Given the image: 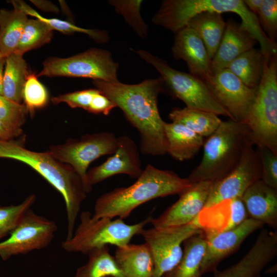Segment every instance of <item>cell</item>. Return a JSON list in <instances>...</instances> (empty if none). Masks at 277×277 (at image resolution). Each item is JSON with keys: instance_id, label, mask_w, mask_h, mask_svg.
<instances>
[{"instance_id": "cell-23", "label": "cell", "mask_w": 277, "mask_h": 277, "mask_svg": "<svg viewBox=\"0 0 277 277\" xmlns=\"http://www.w3.org/2000/svg\"><path fill=\"white\" fill-rule=\"evenodd\" d=\"M164 129L168 144L167 153L177 161L192 159L203 145V137L181 123L165 122Z\"/></svg>"}, {"instance_id": "cell-10", "label": "cell", "mask_w": 277, "mask_h": 277, "mask_svg": "<svg viewBox=\"0 0 277 277\" xmlns=\"http://www.w3.org/2000/svg\"><path fill=\"white\" fill-rule=\"evenodd\" d=\"M117 147V137L106 131L85 134L80 139H68L63 144L51 146L48 151L56 160L73 168L88 194L92 188L87 180L89 165L102 156L113 154Z\"/></svg>"}, {"instance_id": "cell-7", "label": "cell", "mask_w": 277, "mask_h": 277, "mask_svg": "<svg viewBox=\"0 0 277 277\" xmlns=\"http://www.w3.org/2000/svg\"><path fill=\"white\" fill-rule=\"evenodd\" d=\"M152 217L150 215L139 223L129 225L121 218L114 220L107 217L94 219L90 212L84 211L72 237L63 242L62 247L68 252L87 255L94 249L108 245L125 246L134 235L141 234L145 226L150 223Z\"/></svg>"}, {"instance_id": "cell-6", "label": "cell", "mask_w": 277, "mask_h": 277, "mask_svg": "<svg viewBox=\"0 0 277 277\" xmlns=\"http://www.w3.org/2000/svg\"><path fill=\"white\" fill-rule=\"evenodd\" d=\"M246 124L255 146L268 148L277 154V54L266 55Z\"/></svg>"}, {"instance_id": "cell-41", "label": "cell", "mask_w": 277, "mask_h": 277, "mask_svg": "<svg viewBox=\"0 0 277 277\" xmlns=\"http://www.w3.org/2000/svg\"><path fill=\"white\" fill-rule=\"evenodd\" d=\"M115 107H116L115 105L107 96L98 90L92 98L88 112L107 115Z\"/></svg>"}, {"instance_id": "cell-15", "label": "cell", "mask_w": 277, "mask_h": 277, "mask_svg": "<svg viewBox=\"0 0 277 277\" xmlns=\"http://www.w3.org/2000/svg\"><path fill=\"white\" fill-rule=\"evenodd\" d=\"M212 183L201 181L179 194L178 200L159 216L152 217L150 223L155 228H167L187 224L196 219L207 203Z\"/></svg>"}, {"instance_id": "cell-37", "label": "cell", "mask_w": 277, "mask_h": 277, "mask_svg": "<svg viewBox=\"0 0 277 277\" xmlns=\"http://www.w3.org/2000/svg\"><path fill=\"white\" fill-rule=\"evenodd\" d=\"M26 106L0 95V121L11 130L22 133L27 113Z\"/></svg>"}, {"instance_id": "cell-26", "label": "cell", "mask_w": 277, "mask_h": 277, "mask_svg": "<svg viewBox=\"0 0 277 277\" xmlns=\"http://www.w3.org/2000/svg\"><path fill=\"white\" fill-rule=\"evenodd\" d=\"M30 73L23 55L12 53L6 57L3 95L18 104L23 100V90Z\"/></svg>"}, {"instance_id": "cell-33", "label": "cell", "mask_w": 277, "mask_h": 277, "mask_svg": "<svg viewBox=\"0 0 277 277\" xmlns=\"http://www.w3.org/2000/svg\"><path fill=\"white\" fill-rule=\"evenodd\" d=\"M53 30L45 22L37 18L29 19L24 28L14 53H25L49 43L53 37Z\"/></svg>"}, {"instance_id": "cell-14", "label": "cell", "mask_w": 277, "mask_h": 277, "mask_svg": "<svg viewBox=\"0 0 277 277\" xmlns=\"http://www.w3.org/2000/svg\"><path fill=\"white\" fill-rule=\"evenodd\" d=\"M202 80L230 119L246 124L256 88L248 87L227 68L210 73Z\"/></svg>"}, {"instance_id": "cell-4", "label": "cell", "mask_w": 277, "mask_h": 277, "mask_svg": "<svg viewBox=\"0 0 277 277\" xmlns=\"http://www.w3.org/2000/svg\"><path fill=\"white\" fill-rule=\"evenodd\" d=\"M204 12L235 13L241 18L242 25L259 42L265 54L277 53L276 43L267 36L256 15L249 10L243 0H165L152 21L176 33L194 16Z\"/></svg>"}, {"instance_id": "cell-20", "label": "cell", "mask_w": 277, "mask_h": 277, "mask_svg": "<svg viewBox=\"0 0 277 277\" xmlns=\"http://www.w3.org/2000/svg\"><path fill=\"white\" fill-rule=\"evenodd\" d=\"M256 43V38L241 24L228 19L220 45L211 60V73L227 68L235 58L254 48Z\"/></svg>"}, {"instance_id": "cell-9", "label": "cell", "mask_w": 277, "mask_h": 277, "mask_svg": "<svg viewBox=\"0 0 277 277\" xmlns=\"http://www.w3.org/2000/svg\"><path fill=\"white\" fill-rule=\"evenodd\" d=\"M118 69V64L113 61L110 52L91 48L66 58H47L36 76L85 77L115 83L119 82Z\"/></svg>"}, {"instance_id": "cell-3", "label": "cell", "mask_w": 277, "mask_h": 277, "mask_svg": "<svg viewBox=\"0 0 277 277\" xmlns=\"http://www.w3.org/2000/svg\"><path fill=\"white\" fill-rule=\"evenodd\" d=\"M0 158L13 159L28 165L56 189L65 203L67 232L70 239L87 193L83 181L72 167L55 159L48 152L29 150L11 140H0Z\"/></svg>"}, {"instance_id": "cell-32", "label": "cell", "mask_w": 277, "mask_h": 277, "mask_svg": "<svg viewBox=\"0 0 277 277\" xmlns=\"http://www.w3.org/2000/svg\"><path fill=\"white\" fill-rule=\"evenodd\" d=\"M15 9L21 11L27 15H31L47 24L53 30L58 31L65 34L70 35L75 33L86 34L98 43H106L110 39L108 32L105 30L86 29L78 27L68 21L55 18H46L42 16L25 2L19 0L9 1Z\"/></svg>"}, {"instance_id": "cell-17", "label": "cell", "mask_w": 277, "mask_h": 277, "mask_svg": "<svg viewBox=\"0 0 277 277\" xmlns=\"http://www.w3.org/2000/svg\"><path fill=\"white\" fill-rule=\"evenodd\" d=\"M143 171L135 143L128 136L123 135L117 137V147L113 155L87 171V183L92 188L93 185L118 174L137 179Z\"/></svg>"}, {"instance_id": "cell-45", "label": "cell", "mask_w": 277, "mask_h": 277, "mask_svg": "<svg viewBox=\"0 0 277 277\" xmlns=\"http://www.w3.org/2000/svg\"><path fill=\"white\" fill-rule=\"evenodd\" d=\"M6 57L0 56V95H3V82Z\"/></svg>"}, {"instance_id": "cell-5", "label": "cell", "mask_w": 277, "mask_h": 277, "mask_svg": "<svg viewBox=\"0 0 277 277\" xmlns=\"http://www.w3.org/2000/svg\"><path fill=\"white\" fill-rule=\"evenodd\" d=\"M250 133L246 124L231 119L222 121L204 142L202 159L187 179L191 183H214L223 178L238 163Z\"/></svg>"}, {"instance_id": "cell-27", "label": "cell", "mask_w": 277, "mask_h": 277, "mask_svg": "<svg viewBox=\"0 0 277 277\" xmlns=\"http://www.w3.org/2000/svg\"><path fill=\"white\" fill-rule=\"evenodd\" d=\"M266 55L260 49L253 48L235 58L227 68L246 86L256 88L263 74Z\"/></svg>"}, {"instance_id": "cell-46", "label": "cell", "mask_w": 277, "mask_h": 277, "mask_svg": "<svg viewBox=\"0 0 277 277\" xmlns=\"http://www.w3.org/2000/svg\"><path fill=\"white\" fill-rule=\"evenodd\" d=\"M0 56H2L1 55V52H0Z\"/></svg>"}, {"instance_id": "cell-44", "label": "cell", "mask_w": 277, "mask_h": 277, "mask_svg": "<svg viewBox=\"0 0 277 277\" xmlns=\"http://www.w3.org/2000/svg\"><path fill=\"white\" fill-rule=\"evenodd\" d=\"M243 1L249 10L255 15H257L263 0H244Z\"/></svg>"}, {"instance_id": "cell-13", "label": "cell", "mask_w": 277, "mask_h": 277, "mask_svg": "<svg viewBox=\"0 0 277 277\" xmlns=\"http://www.w3.org/2000/svg\"><path fill=\"white\" fill-rule=\"evenodd\" d=\"M254 146L249 136L234 168L223 178L212 183L204 208L225 200L242 197L249 186L261 179L260 159Z\"/></svg>"}, {"instance_id": "cell-30", "label": "cell", "mask_w": 277, "mask_h": 277, "mask_svg": "<svg viewBox=\"0 0 277 277\" xmlns=\"http://www.w3.org/2000/svg\"><path fill=\"white\" fill-rule=\"evenodd\" d=\"M87 255L88 261L77 269L74 277H124L108 246L94 249Z\"/></svg>"}, {"instance_id": "cell-19", "label": "cell", "mask_w": 277, "mask_h": 277, "mask_svg": "<svg viewBox=\"0 0 277 277\" xmlns=\"http://www.w3.org/2000/svg\"><path fill=\"white\" fill-rule=\"evenodd\" d=\"M172 52L176 60L186 63L190 74L202 79L211 73V59L202 40L191 28L185 27L176 33Z\"/></svg>"}, {"instance_id": "cell-39", "label": "cell", "mask_w": 277, "mask_h": 277, "mask_svg": "<svg viewBox=\"0 0 277 277\" xmlns=\"http://www.w3.org/2000/svg\"><path fill=\"white\" fill-rule=\"evenodd\" d=\"M261 165V180L277 189V154L266 147H258Z\"/></svg>"}, {"instance_id": "cell-38", "label": "cell", "mask_w": 277, "mask_h": 277, "mask_svg": "<svg viewBox=\"0 0 277 277\" xmlns=\"http://www.w3.org/2000/svg\"><path fill=\"white\" fill-rule=\"evenodd\" d=\"M257 18L260 25L271 41L277 38V1L263 0Z\"/></svg>"}, {"instance_id": "cell-28", "label": "cell", "mask_w": 277, "mask_h": 277, "mask_svg": "<svg viewBox=\"0 0 277 277\" xmlns=\"http://www.w3.org/2000/svg\"><path fill=\"white\" fill-rule=\"evenodd\" d=\"M28 19L27 15L20 10H0V52L2 56L6 57L15 52Z\"/></svg>"}, {"instance_id": "cell-11", "label": "cell", "mask_w": 277, "mask_h": 277, "mask_svg": "<svg viewBox=\"0 0 277 277\" xmlns=\"http://www.w3.org/2000/svg\"><path fill=\"white\" fill-rule=\"evenodd\" d=\"M201 231L197 217L182 226L144 228L140 234L152 253L154 262L152 277H162L172 269L182 257L181 244L191 236Z\"/></svg>"}, {"instance_id": "cell-12", "label": "cell", "mask_w": 277, "mask_h": 277, "mask_svg": "<svg viewBox=\"0 0 277 277\" xmlns=\"http://www.w3.org/2000/svg\"><path fill=\"white\" fill-rule=\"evenodd\" d=\"M57 229L53 221L38 215L30 209L5 240L0 242V257L26 254L47 247Z\"/></svg>"}, {"instance_id": "cell-2", "label": "cell", "mask_w": 277, "mask_h": 277, "mask_svg": "<svg viewBox=\"0 0 277 277\" xmlns=\"http://www.w3.org/2000/svg\"><path fill=\"white\" fill-rule=\"evenodd\" d=\"M136 181L128 187L116 188L96 201L92 218L128 217L137 207L153 199L180 194L192 183L171 170L148 164Z\"/></svg>"}, {"instance_id": "cell-29", "label": "cell", "mask_w": 277, "mask_h": 277, "mask_svg": "<svg viewBox=\"0 0 277 277\" xmlns=\"http://www.w3.org/2000/svg\"><path fill=\"white\" fill-rule=\"evenodd\" d=\"M169 118L172 122L183 124L203 137L210 135L222 121L214 113L186 107L173 108L169 114Z\"/></svg>"}, {"instance_id": "cell-31", "label": "cell", "mask_w": 277, "mask_h": 277, "mask_svg": "<svg viewBox=\"0 0 277 277\" xmlns=\"http://www.w3.org/2000/svg\"><path fill=\"white\" fill-rule=\"evenodd\" d=\"M270 262L267 254L253 245L236 263L222 270H215L214 277H261Z\"/></svg>"}, {"instance_id": "cell-24", "label": "cell", "mask_w": 277, "mask_h": 277, "mask_svg": "<svg viewBox=\"0 0 277 277\" xmlns=\"http://www.w3.org/2000/svg\"><path fill=\"white\" fill-rule=\"evenodd\" d=\"M184 250L179 263L162 277H201L202 263L206 238L203 231L195 234L184 242Z\"/></svg>"}, {"instance_id": "cell-43", "label": "cell", "mask_w": 277, "mask_h": 277, "mask_svg": "<svg viewBox=\"0 0 277 277\" xmlns=\"http://www.w3.org/2000/svg\"><path fill=\"white\" fill-rule=\"evenodd\" d=\"M34 5L43 10L57 12L58 11V8L50 2L41 1H31Z\"/></svg>"}, {"instance_id": "cell-40", "label": "cell", "mask_w": 277, "mask_h": 277, "mask_svg": "<svg viewBox=\"0 0 277 277\" xmlns=\"http://www.w3.org/2000/svg\"><path fill=\"white\" fill-rule=\"evenodd\" d=\"M97 91L95 88L67 93L52 97L51 101L54 105L65 103L71 108H82L88 111L92 98Z\"/></svg>"}, {"instance_id": "cell-16", "label": "cell", "mask_w": 277, "mask_h": 277, "mask_svg": "<svg viewBox=\"0 0 277 277\" xmlns=\"http://www.w3.org/2000/svg\"><path fill=\"white\" fill-rule=\"evenodd\" d=\"M264 225L249 217L233 228L205 235L206 247L201 267L203 275L217 269L222 261L236 251L248 236Z\"/></svg>"}, {"instance_id": "cell-21", "label": "cell", "mask_w": 277, "mask_h": 277, "mask_svg": "<svg viewBox=\"0 0 277 277\" xmlns=\"http://www.w3.org/2000/svg\"><path fill=\"white\" fill-rule=\"evenodd\" d=\"M242 199L249 217L277 229V189L261 179L249 186Z\"/></svg>"}, {"instance_id": "cell-34", "label": "cell", "mask_w": 277, "mask_h": 277, "mask_svg": "<svg viewBox=\"0 0 277 277\" xmlns=\"http://www.w3.org/2000/svg\"><path fill=\"white\" fill-rule=\"evenodd\" d=\"M143 2L141 0H112L109 1V3L124 17L138 35L144 38L148 35V29L140 13Z\"/></svg>"}, {"instance_id": "cell-1", "label": "cell", "mask_w": 277, "mask_h": 277, "mask_svg": "<svg viewBox=\"0 0 277 277\" xmlns=\"http://www.w3.org/2000/svg\"><path fill=\"white\" fill-rule=\"evenodd\" d=\"M92 83L121 109L129 123L137 130L142 154L161 156L167 153L165 122L160 114L157 105L158 96L164 84L161 76L133 85L101 80H93Z\"/></svg>"}, {"instance_id": "cell-8", "label": "cell", "mask_w": 277, "mask_h": 277, "mask_svg": "<svg viewBox=\"0 0 277 277\" xmlns=\"http://www.w3.org/2000/svg\"><path fill=\"white\" fill-rule=\"evenodd\" d=\"M133 51L156 69L172 94L182 101L186 107L229 117L202 79L172 68L166 61L148 51Z\"/></svg>"}, {"instance_id": "cell-42", "label": "cell", "mask_w": 277, "mask_h": 277, "mask_svg": "<svg viewBox=\"0 0 277 277\" xmlns=\"http://www.w3.org/2000/svg\"><path fill=\"white\" fill-rule=\"evenodd\" d=\"M20 134L21 133L11 130L0 121V140H11Z\"/></svg>"}, {"instance_id": "cell-35", "label": "cell", "mask_w": 277, "mask_h": 277, "mask_svg": "<svg viewBox=\"0 0 277 277\" xmlns=\"http://www.w3.org/2000/svg\"><path fill=\"white\" fill-rule=\"evenodd\" d=\"M36 200L34 194L16 205L0 206V239L9 234L17 226Z\"/></svg>"}, {"instance_id": "cell-22", "label": "cell", "mask_w": 277, "mask_h": 277, "mask_svg": "<svg viewBox=\"0 0 277 277\" xmlns=\"http://www.w3.org/2000/svg\"><path fill=\"white\" fill-rule=\"evenodd\" d=\"M115 259L124 277H152L154 262L148 245L128 244L117 247Z\"/></svg>"}, {"instance_id": "cell-18", "label": "cell", "mask_w": 277, "mask_h": 277, "mask_svg": "<svg viewBox=\"0 0 277 277\" xmlns=\"http://www.w3.org/2000/svg\"><path fill=\"white\" fill-rule=\"evenodd\" d=\"M248 218L242 197H236L204 208L197 221L204 234L208 235L233 228Z\"/></svg>"}, {"instance_id": "cell-36", "label": "cell", "mask_w": 277, "mask_h": 277, "mask_svg": "<svg viewBox=\"0 0 277 277\" xmlns=\"http://www.w3.org/2000/svg\"><path fill=\"white\" fill-rule=\"evenodd\" d=\"M24 105L30 113L45 106L48 102V93L45 87L33 73H30L24 85L23 94Z\"/></svg>"}, {"instance_id": "cell-25", "label": "cell", "mask_w": 277, "mask_h": 277, "mask_svg": "<svg viewBox=\"0 0 277 277\" xmlns=\"http://www.w3.org/2000/svg\"><path fill=\"white\" fill-rule=\"evenodd\" d=\"M222 14L212 12H202L191 18L186 26L199 36L211 60L218 49L226 26Z\"/></svg>"}]
</instances>
